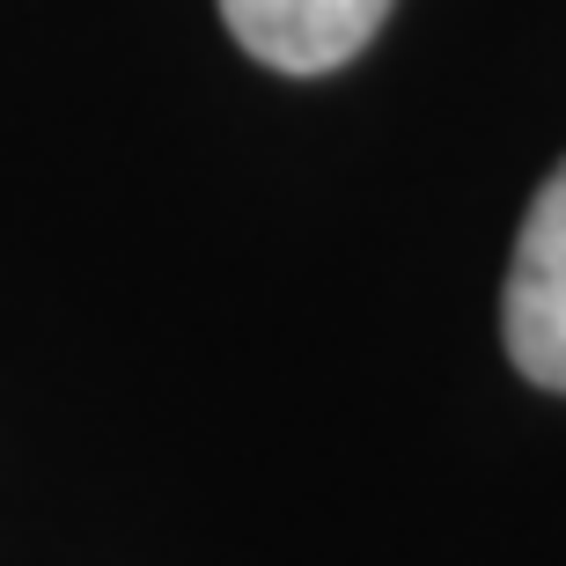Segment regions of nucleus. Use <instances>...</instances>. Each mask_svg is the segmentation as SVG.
I'll return each mask as SVG.
<instances>
[{
	"label": "nucleus",
	"instance_id": "obj_1",
	"mask_svg": "<svg viewBox=\"0 0 566 566\" xmlns=\"http://www.w3.org/2000/svg\"><path fill=\"white\" fill-rule=\"evenodd\" d=\"M501 332H507L515 368L537 390L566 398V163L545 177V191L523 213L507 294H501Z\"/></svg>",
	"mask_w": 566,
	"mask_h": 566
},
{
	"label": "nucleus",
	"instance_id": "obj_2",
	"mask_svg": "<svg viewBox=\"0 0 566 566\" xmlns=\"http://www.w3.org/2000/svg\"><path fill=\"white\" fill-rule=\"evenodd\" d=\"M398 0H221L229 38L273 74H332L360 60Z\"/></svg>",
	"mask_w": 566,
	"mask_h": 566
}]
</instances>
